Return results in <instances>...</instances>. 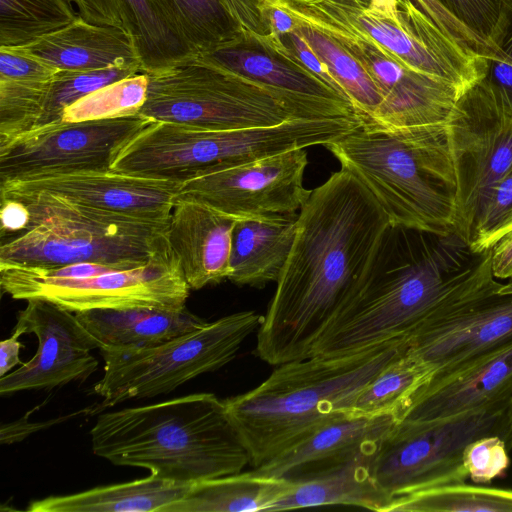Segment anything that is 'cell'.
Listing matches in <instances>:
<instances>
[{"instance_id":"6da1fadb","label":"cell","mask_w":512,"mask_h":512,"mask_svg":"<svg viewBox=\"0 0 512 512\" xmlns=\"http://www.w3.org/2000/svg\"><path fill=\"white\" fill-rule=\"evenodd\" d=\"M388 224L375 197L345 168L311 190L257 330L255 354L261 360L278 366L310 357Z\"/></svg>"},{"instance_id":"7a4b0ae2","label":"cell","mask_w":512,"mask_h":512,"mask_svg":"<svg viewBox=\"0 0 512 512\" xmlns=\"http://www.w3.org/2000/svg\"><path fill=\"white\" fill-rule=\"evenodd\" d=\"M497 282L491 248L475 253L457 233L388 224L310 356H339L405 337L442 306Z\"/></svg>"},{"instance_id":"3957f363","label":"cell","mask_w":512,"mask_h":512,"mask_svg":"<svg viewBox=\"0 0 512 512\" xmlns=\"http://www.w3.org/2000/svg\"><path fill=\"white\" fill-rule=\"evenodd\" d=\"M90 436L96 456L181 485L240 473L250 465L224 400L212 393L102 413Z\"/></svg>"},{"instance_id":"277c9868","label":"cell","mask_w":512,"mask_h":512,"mask_svg":"<svg viewBox=\"0 0 512 512\" xmlns=\"http://www.w3.org/2000/svg\"><path fill=\"white\" fill-rule=\"evenodd\" d=\"M406 349L400 337L344 355L286 362L257 387L224 400L252 468L352 413L363 388Z\"/></svg>"},{"instance_id":"5b68a950","label":"cell","mask_w":512,"mask_h":512,"mask_svg":"<svg viewBox=\"0 0 512 512\" xmlns=\"http://www.w3.org/2000/svg\"><path fill=\"white\" fill-rule=\"evenodd\" d=\"M355 127V121L348 117L297 118L278 125L233 130L152 121L119 150L111 170L184 183L227 164L325 146Z\"/></svg>"},{"instance_id":"8992f818","label":"cell","mask_w":512,"mask_h":512,"mask_svg":"<svg viewBox=\"0 0 512 512\" xmlns=\"http://www.w3.org/2000/svg\"><path fill=\"white\" fill-rule=\"evenodd\" d=\"M29 211L25 231L3 242L0 267L53 268L94 262L139 267L166 241L168 221H152L70 203L39 192H0Z\"/></svg>"},{"instance_id":"52a82bcc","label":"cell","mask_w":512,"mask_h":512,"mask_svg":"<svg viewBox=\"0 0 512 512\" xmlns=\"http://www.w3.org/2000/svg\"><path fill=\"white\" fill-rule=\"evenodd\" d=\"M262 320L255 311H240L154 346L100 349L103 376L93 392L103 400L93 412L170 393L201 374L222 368L236 357Z\"/></svg>"},{"instance_id":"ba28073f","label":"cell","mask_w":512,"mask_h":512,"mask_svg":"<svg viewBox=\"0 0 512 512\" xmlns=\"http://www.w3.org/2000/svg\"><path fill=\"white\" fill-rule=\"evenodd\" d=\"M148 74L139 114L204 130L278 125L297 119L268 87L192 56Z\"/></svg>"},{"instance_id":"9c48e42d","label":"cell","mask_w":512,"mask_h":512,"mask_svg":"<svg viewBox=\"0 0 512 512\" xmlns=\"http://www.w3.org/2000/svg\"><path fill=\"white\" fill-rule=\"evenodd\" d=\"M295 21L309 24L338 42L377 86L382 105L371 123L392 133L444 138L461 96L451 83L414 70L348 23L325 2H279Z\"/></svg>"},{"instance_id":"30bf717a","label":"cell","mask_w":512,"mask_h":512,"mask_svg":"<svg viewBox=\"0 0 512 512\" xmlns=\"http://www.w3.org/2000/svg\"><path fill=\"white\" fill-rule=\"evenodd\" d=\"M325 147L371 192L389 224L440 235L456 233L453 194L391 132L363 123Z\"/></svg>"},{"instance_id":"8fae6325","label":"cell","mask_w":512,"mask_h":512,"mask_svg":"<svg viewBox=\"0 0 512 512\" xmlns=\"http://www.w3.org/2000/svg\"><path fill=\"white\" fill-rule=\"evenodd\" d=\"M506 410L495 407L430 421L398 420L374 457L377 485L391 503L413 492L465 482V447L487 435L502 438Z\"/></svg>"},{"instance_id":"7c38bea8","label":"cell","mask_w":512,"mask_h":512,"mask_svg":"<svg viewBox=\"0 0 512 512\" xmlns=\"http://www.w3.org/2000/svg\"><path fill=\"white\" fill-rule=\"evenodd\" d=\"M0 286L13 299H44L73 313L134 307L179 310L185 308L190 290L168 241L139 267L90 277L54 279L25 267L2 266Z\"/></svg>"},{"instance_id":"4fadbf2b","label":"cell","mask_w":512,"mask_h":512,"mask_svg":"<svg viewBox=\"0 0 512 512\" xmlns=\"http://www.w3.org/2000/svg\"><path fill=\"white\" fill-rule=\"evenodd\" d=\"M455 232L470 244L483 196L512 170V110L482 78L458 99L446 126Z\"/></svg>"},{"instance_id":"5bb4252c","label":"cell","mask_w":512,"mask_h":512,"mask_svg":"<svg viewBox=\"0 0 512 512\" xmlns=\"http://www.w3.org/2000/svg\"><path fill=\"white\" fill-rule=\"evenodd\" d=\"M152 120L140 114L66 122L0 144V182L53 173L111 170L119 150Z\"/></svg>"},{"instance_id":"9a60e30c","label":"cell","mask_w":512,"mask_h":512,"mask_svg":"<svg viewBox=\"0 0 512 512\" xmlns=\"http://www.w3.org/2000/svg\"><path fill=\"white\" fill-rule=\"evenodd\" d=\"M325 2L402 63L451 83L461 95L486 74V58L462 47L409 0H397L395 15L348 1Z\"/></svg>"},{"instance_id":"2e32d148","label":"cell","mask_w":512,"mask_h":512,"mask_svg":"<svg viewBox=\"0 0 512 512\" xmlns=\"http://www.w3.org/2000/svg\"><path fill=\"white\" fill-rule=\"evenodd\" d=\"M305 148L221 166L181 184L177 199L246 218L300 211L311 190L304 186Z\"/></svg>"},{"instance_id":"e0dca14e","label":"cell","mask_w":512,"mask_h":512,"mask_svg":"<svg viewBox=\"0 0 512 512\" xmlns=\"http://www.w3.org/2000/svg\"><path fill=\"white\" fill-rule=\"evenodd\" d=\"M501 286L437 309L405 336L407 351L431 377L512 342V294L498 293Z\"/></svg>"},{"instance_id":"ac0fdd59","label":"cell","mask_w":512,"mask_h":512,"mask_svg":"<svg viewBox=\"0 0 512 512\" xmlns=\"http://www.w3.org/2000/svg\"><path fill=\"white\" fill-rule=\"evenodd\" d=\"M12 334H34L35 355L21 367L0 377V394L51 389L84 381L98 367L91 354L99 342L79 322L76 314L44 299H29L17 314Z\"/></svg>"},{"instance_id":"d6986e66","label":"cell","mask_w":512,"mask_h":512,"mask_svg":"<svg viewBox=\"0 0 512 512\" xmlns=\"http://www.w3.org/2000/svg\"><path fill=\"white\" fill-rule=\"evenodd\" d=\"M200 57L265 85L296 118L359 117L346 98L296 61L278 36L244 31L234 42Z\"/></svg>"},{"instance_id":"ffe728a7","label":"cell","mask_w":512,"mask_h":512,"mask_svg":"<svg viewBox=\"0 0 512 512\" xmlns=\"http://www.w3.org/2000/svg\"><path fill=\"white\" fill-rule=\"evenodd\" d=\"M182 183L113 170L34 175L0 182V192L46 193L70 203L152 221H168Z\"/></svg>"},{"instance_id":"44dd1931","label":"cell","mask_w":512,"mask_h":512,"mask_svg":"<svg viewBox=\"0 0 512 512\" xmlns=\"http://www.w3.org/2000/svg\"><path fill=\"white\" fill-rule=\"evenodd\" d=\"M512 400V342L434 375L403 408L399 420L430 421L508 407Z\"/></svg>"},{"instance_id":"7402d4cb","label":"cell","mask_w":512,"mask_h":512,"mask_svg":"<svg viewBox=\"0 0 512 512\" xmlns=\"http://www.w3.org/2000/svg\"><path fill=\"white\" fill-rule=\"evenodd\" d=\"M397 421L393 414H344L252 469L291 482L308 479L379 446Z\"/></svg>"},{"instance_id":"603a6c76","label":"cell","mask_w":512,"mask_h":512,"mask_svg":"<svg viewBox=\"0 0 512 512\" xmlns=\"http://www.w3.org/2000/svg\"><path fill=\"white\" fill-rule=\"evenodd\" d=\"M237 219L194 200L176 199L166 238L190 289L229 279L232 231Z\"/></svg>"},{"instance_id":"cb8c5ba5","label":"cell","mask_w":512,"mask_h":512,"mask_svg":"<svg viewBox=\"0 0 512 512\" xmlns=\"http://www.w3.org/2000/svg\"><path fill=\"white\" fill-rule=\"evenodd\" d=\"M57 70L140 66L132 35L122 27L89 23L79 17L68 26L17 47Z\"/></svg>"},{"instance_id":"d4e9b609","label":"cell","mask_w":512,"mask_h":512,"mask_svg":"<svg viewBox=\"0 0 512 512\" xmlns=\"http://www.w3.org/2000/svg\"><path fill=\"white\" fill-rule=\"evenodd\" d=\"M297 219L296 213L238 218L232 231L228 280L257 288L277 282L294 243Z\"/></svg>"},{"instance_id":"484cf974","label":"cell","mask_w":512,"mask_h":512,"mask_svg":"<svg viewBox=\"0 0 512 512\" xmlns=\"http://www.w3.org/2000/svg\"><path fill=\"white\" fill-rule=\"evenodd\" d=\"M380 445L308 479L291 482L268 511L345 505L386 512L390 499L374 478L373 461Z\"/></svg>"},{"instance_id":"4316f807","label":"cell","mask_w":512,"mask_h":512,"mask_svg":"<svg viewBox=\"0 0 512 512\" xmlns=\"http://www.w3.org/2000/svg\"><path fill=\"white\" fill-rule=\"evenodd\" d=\"M100 349L149 347L198 329L208 322L185 308L93 309L75 313Z\"/></svg>"},{"instance_id":"83f0119b","label":"cell","mask_w":512,"mask_h":512,"mask_svg":"<svg viewBox=\"0 0 512 512\" xmlns=\"http://www.w3.org/2000/svg\"><path fill=\"white\" fill-rule=\"evenodd\" d=\"M190 485H181L153 474L129 482L82 492L48 496L32 501L30 512H164L181 499Z\"/></svg>"},{"instance_id":"f1b7e54d","label":"cell","mask_w":512,"mask_h":512,"mask_svg":"<svg viewBox=\"0 0 512 512\" xmlns=\"http://www.w3.org/2000/svg\"><path fill=\"white\" fill-rule=\"evenodd\" d=\"M290 486L283 478L242 471L191 484L164 512L268 511Z\"/></svg>"},{"instance_id":"f546056e","label":"cell","mask_w":512,"mask_h":512,"mask_svg":"<svg viewBox=\"0 0 512 512\" xmlns=\"http://www.w3.org/2000/svg\"><path fill=\"white\" fill-rule=\"evenodd\" d=\"M156 1L196 56L228 45L244 32L222 0Z\"/></svg>"},{"instance_id":"4dcf8cb0","label":"cell","mask_w":512,"mask_h":512,"mask_svg":"<svg viewBox=\"0 0 512 512\" xmlns=\"http://www.w3.org/2000/svg\"><path fill=\"white\" fill-rule=\"evenodd\" d=\"M142 69L152 72L196 56L163 14L156 0H119Z\"/></svg>"},{"instance_id":"1f68e13d","label":"cell","mask_w":512,"mask_h":512,"mask_svg":"<svg viewBox=\"0 0 512 512\" xmlns=\"http://www.w3.org/2000/svg\"><path fill=\"white\" fill-rule=\"evenodd\" d=\"M295 29L326 65L363 123H371L383 99L365 69L338 42L317 28L296 21Z\"/></svg>"},{"instance_id":"d6a6232c","label":"cell","mask_w":512,"mask_h":512,"mask_svg":"<svg viewBox=\"0 0 512 512\" xmlns=\"http://www.w3.org/2000/svg\"><path fill=\"white\" fill-rule=\"evenodd\" d=\"M512 512V490L465 482L397 497L386 512Z\"/></svg>"},{"instance_id":"836d02e7","label":"cell","mask_w":512,"mask_h":512,"mask_svg":"<svg viewBox=\"0 0 512 512\" xmlns=\"http://www.w3.org/2000/svg\"><path fill=\"white\" fill-rule=\"evenodd\" d=\"M431 377L430 370L407 349L385 366L360 392L353 413L399 416L411 396Z\"/></svg>"},{"instance_id":"e575fe53","label":"cell","mask_w":512,"mask_h":512,"mask_svg":"<svg viewBox=\"0 0 512 512\" xmlns=\"http://www.w3.org/2000/svg\"><path fill=\"white\" fill-rule=\"evenodd\" d=\"M79 17L71 0H0V46L28 45Z\"/></svg>"},{"instance_id":"d590c367","label":"cell","mask_w":512,"mask_h":512,"mask_svg":"<svg viewBox=\"0 0 512 512\" xmlns=\"http://www.w3.org/2000/svg\"><path fill=\"white\" fill-rule=\"evenodd\" d=\"M139 72L145 71L140 66L58 70L50 81L43 107L31 130L61 122L65 109L70 105L106 85Z\"/></svg>"},{"instance_id":"8d00e7d4","label":"cell","mask_w":512,"mask_h":512,"mask_svg":"<svg viewBox=\"0 0 512 512\" xmlns=\"http://www.w3.org/2000/svg\"><path fill=\"white\" fill-rule=\"evenodd\" d=\"M148 74L139 72L106 85L65 109L62 121L80 122L139 114L147 97Z\"/></svg>"},{"instance_id":"74e56055","label":"cell","mask_w":512,"mask_h":512,"mask_svg":"<svg viewBox=\"0 0 512 512\" xmlns=\"http://www.w3.org/2000/svg\"><path fill=\"white\" fill-rule=\"evenodd\" d=\"M512 217V170L483 196L475 214L470 247L475 253L490 249Z\"/></svg>"},{"instance_id":"f35d334b","label":"cell","mask_w":512,"mask_h":512,"mask_svg":"<svg viewBox=\"0 0 512 512\" xmlns=\"http://www.w3.org/2000/svg\"><path fill=\"white\" fill-rule=\"evenodd\" d=\"M489 43L494 55L486 58L484 78L512 110V0H503Z\"/></svg>"},{"instance_id":"ab89813d","label":"cell","mask_w":512,"mask_h":512,"mask_svg":"<svg viewBox=\"0 0 512 512\" xmlns=\"http://www.w3.org/2000/svg\"><path fill=\"white\" fill-rule=\"evenodd\" d=\"M508 450L499 435H487L470 442L462 456L468 478L475 484H488L503 476L510 464Z\"/></svg>"},{"instance_id":"60d3db41","label":"cell","mask_w":512,"mask_h":512,"mask_svg":"<svg viewBox=\"0 0 512 512\" xmlns=\"http://www.w3.org/2000/svg\"><path fill=\"white\" fill-rule=\"evenodd\" d=\"M438 1L456 19L490 46L489 39L498 20L503 0Z\"/></svg>"},{"instance_id":"b9f144b4","label":"cell","mask_w":512,"mask_h":512,"mask_svg":"<svg viewBox=\"0 0 512 512\" xmlns=\"http://www.w3.org/2000/svg\"><path fill=\"white\" fill-rule=\"evenodd\" d=\"M57 71L17 47L0 46V80L49 82Z\"/></svg>"},{"instance_id":"7bdbcfd3","label":"cell","mask_w":512,"mask_h":512,"mask_svg":"<svg viewBox=\"0 0 512 512\" xmlns=\"http://www.w3.org/2000/svg\"><path fill=\"white\" fill-rule=\"evenodd\" d=\"M245 32L264 37L272 33L270 9L277 1L312 3L319 0H222Z\"/></svg>"},{"instance_id":"ee69618b","label":"cell","mask_w":512,"mask_h":512,"mask_svg":"<svg viewBox=\"0 0 512 512\" xmlns=\"http://www.w3.org/2000/svg\"><path fill=\"white\" fill-rule=\"evenodd\" d=\"M287 52L302 66L315 74L318 78L332 87L344 98L340 86L329 72L326 65L317 57L303 37L294 29L291 32L278 36ZM347 99V98H346ZM348 100V99H347ZM349 101V100H348ZM350 102V101H349ZM353 106V105H352Z\"/></svg>"},{"instance_id":"f6af8a7d","label":"cell","mask_w":512,"mask_h":512,"mask_svg":"<svg viewBox=\"0 0 512 512\" xmlns=\"http://www.w3.org/2000/svg\"><path fill=\"white\" fill-rule=\"evenodd\" d=\"M80 17L94 24L115 25L126 30L119 0H72Z\"/></svg>"},{"instance_id":"bcb514c9","label":"cell","mask_w":512,"mask_h":512,"mask_svg":"<svg viewBox=\"0 0 512 512\" xmlns=\"http://www.w3.org/2000/svg\"><path fill=\"white\" fill-rule=\"evenodd\" d=\"M30 216L27 207L16 199H1V234H10L27 229Z\"/></svg>"},{"instance_id":"7dc6e473","label":"cell","mask_w":512,"mask_h":512,"mask_svg":"<svg viewBox=\"0 0 512 512\" xmlns=\"http://www.w3.org/2000/svg\"><path fill=\"white\" fill-rule=\"evenodd\" d=\"M491 267L496 279L507 280L512 276V231L491 247Z\"/></svg>"},{"instance_id":"c3c4849f","label":"cell","mask_w":512,"mask_h":512,"mask_svg":"<svg viewBox=\"0 0 512 512\" xmlns=\"http://www.w3.org/2000/svg\"><path fill=\"white\" fill-rule=\"evenodd\" d=\"M18 338L17 335L12 334L0 343V377L9 373L16 365L22 364L19 358L22 345Z\"/></svg>"},{"instance_id":"681fc988","label":"cell","mask_w":512,"mask_h":512,"mask_svg":"<svg viewBox=\"0 0 512 512\" xmlns=\"http://www.w3.org/2000/svg\"><path fill=\"white\" fill-rule=\"evenodd\" d=\"M270 23L272 35L280 36L293 31L296 28V21L284 9L273 5L270 9Z\"/></svg>"},{"instance_id":"f907efd6","label":"cell","mask_w":512,"mask_h":512,"mask_svg":"<svg viewBox=\"0 0 512 512\" xmlns=\"http://www.w3.org/2000/svg\"><path fill=\"white\" fill-rule=\"evenodd\" d=\"M502 439L505 441L507 448L512 449V400L506 410V419L502 433Z\"/></svg>"},{"instance_id":"816d5d0a","label":"cell","mask_w":512,"mask_h":512,"mask_svg":"<svg viewBox=\"0 0 512 512\" xmlns=\"http://www.w3.org/2000/svg\"><path fill=\"white\" fill-rule=\"evenodd\" d=\"M369 6L391 15L397 12V0H370Z\"/></svg>"},{"instance_id":"f5cc1de1","label":"cell","mask_w":512,"mask_h":512,"mask_svg":"<svg viewBox=\"0 0 512 512\" xmlns=\"http://www.w3.org/2000/svg\"><path fill=\"white\" fill-rule=\"evenodd\" d=\"M512 231V217L510 218V220L502 227V229L499 231V233L497 234L496 238H495V241H494V244L499 240L501 239L503 236H505L506 234H508L509 232ZM493 244V245H494Z\"/></svg>"},{"instance_id":"db71d44e","label":"cell","mask_w":512,"mask_h":512,"mask_svg":"<svg viewBox=\"0 0 512 512\" xmlns=\"http://www.w3.org/2000/svg\"><path fill=\"white\" fill-rule=\"evenodd\" d=\"M341 1H348V2H351V3H356V4H359V5H369L370 4V0H341Z\"/></svg>"},{"instance_id":"11a10c76","label":"cell","mask_w":512,"mask_h":512,"mask_svg":"<svg viewBox=\"0 0 512 512\" xmlns=\"http://www.w3.org/2000/svg\"><path fill=\"white\" fill-rule=\"evenodd\" d=\"M72 1V0H71ZM73 2V1H72ZM74 4V3H73Z\"/></svg>"}]
</instances>
